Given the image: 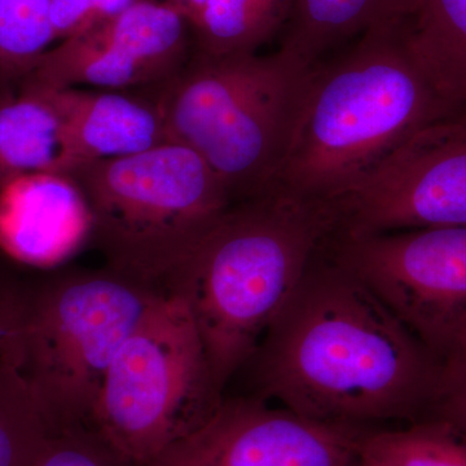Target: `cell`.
<instances>
[{"instance_id": "cell-1", "label": "cell", "mask_w": 466, "mask_h": 466, "mask_svg": "<svg viewBox=\"0 0 466 466\" xmlns=\"http://www.w3.org/2000/svg\"><path fill=\"white\" fill-rule=\"evenodd\" d=\"M323 244L245 364L251 395L354 428L428 415L441 361Z\"/></svg>"}, {"instance_id": "cell-2", "label": "cell", "mask_w": 466, "mask_h": 466, "mask_svg": "<svg viewBox=\"0 0 466 466\" xmlns=\"http://www.w3.org/2000/svg\"><path fill=\"white\" fill-rule=\"evenodd\" d=\"M464 106L410 50L407 20L359 36L312 69L293 139L272 187L330 201L426 126Z\"/></svg>"}, {"instance_id": "cell-3", "label": "cell", "mask_w": 466, "mask_h": 466, "mask_svg": "<svg viewBox=\"0 0 466 466\" xmlns=\"http://www.w3.org/2000/svg\"><path fill=\"white\" fill-rule=\"evenodd\" d=\"M336 216L280 188L233 202L168 275L200 333L218 390L240 373L287 305Z\"/></svg>"}, {"instance_id": "cell-4", "label": "cell", "mask_w": 466, "mask_h": 466, "mask_svg": "<svg viewBox=\"0 0 466 466\" xmlns=\"http://www.w3.org/2000/svg\"><path fill=\"white\" fill-rule=\"evenodd\" d=\"M66 266L21 284L8 355L50 433L92 429L113 359L167 290L106 265Z\"/></svg>"}, {"instance_id": "cell-5", "label": "cell", "mask_w": 466, "mask_h": 466, "mask_svg": "<svg viewBox=\"0 0 466 466\" xmlns=\"http://www.w3.org/2000/svg\"><path fill=\"white\" fill-rule=\"evenodd\" d=\"M314 66L279 48L274 54L208 56L152 88L168 139L198 155L232 201L271 188L293 139Z\"/></svg>"}, {"instance_id": "cell-6", "label": "cell", "mask_w": 466, "mask_h": 466, "mask_svg": "<svg viewBox=\"0 0 466 466\" xmlns=\"http://www.w3.org/2000/svg\"><path fill=\"white\" fill-rule=\"evenodd\" d=\"M67 175L90 208V247L106 266L161 287L233 204L205 159L179 143Z\"/></svg>"}, {"instance_id": "cell-7", "label": "cell", "mask_w": 466, "mask_h": 466, "mask_svg": "<svg viewBox=\"0 0 466 466\" xmlns=\"http://www.w3.org/2000/svg\"><path fill=\"white\" fill-rule=\"evenodd\" d=\"M223 398L188 306L167 289L113 359L92 429L135 465L149 466L200 429Z\"/></svg>"}, {"instance_id": "cell-8", "label": "cell", "mask_w": 466, "mask_h": 466, "mask_svg": "<svg viewBox=\"0 0 466 466\" xmlns=\"http://www.w3.org/2000/svg\"><path fill=\"white\" fill-rule=\"evenodd\" d=\"M327 253L360 279L441 366L466 351V226L342 235Z\"/></svg>"}, {"instance_id": "cell-9", "label": "cell", "mask_w": 466, "mask_h": 466, "mask_svg": "<svg viewBox=\"0 0 466 466\" xmlns=\"http://www.w3.org/2000/svg\"><path fill=\"white\" fill-rule=\"evenodd\" d=\"M328 202L333 232L342 235L466 226V106L426 126Z\"/></svg>"}, {"instance_id": "cell-10", "label": "cell", "mask_w": 466, "mask_h": 466, "mask_svg": "<svg viewBox=\"0 0 466 466\" xmlns=\"http://www.w3.org/2000/svg\"><path fill=\"white\" fill-rule=\"evenodd\" d=\"M192 52L188 18L167 5L139 0L58 42L18 86L152 90L173 79Z\"/></svg>"}, {"instance_id": "cell-11", "label": "cell", "mask_w": 466, "mask_h": 466, "mask_svg": "<svg viewBox=\"0 0 466 466\" xmlns=\"http://www.w3.org/2000/svg\"><path fill=\"white\" fill-rule=\"evenodd\" d=\"M364 431L306 419L257 395L225 397L200 429L149 466H350Z\"/></svg>"}, {"instance_id": "cell-12", "label": "cell", "mask_w": 466, "mask_h": 466, "mask_svg": "<svg viewBox=\"0 0 466 466\" xmlns=\"http://www.w3.org/2000/svg\"><path fill=\"white\" fill-rule=\"evenodd\" d=\"M92 216L70 175L34 173L0 186V253L51 271L90 247Z\"/></svg>"}, {"instance_id": "cell-13", "label": "cell", "mask_w": 466, "mask_h": 466, "mask_svg": "<svg viewBox=\"0 0 466 466\" xmlns=\"http://www.w3.org/2000/svg\"><path fill=\"white\" fill-rule=\"evenodd\" d=\"M45 90L63 119L75 167L128 157L170 143L157 97L150 90Z\"/></svg>"}, {"instance_id": "cell-14", "label": "cell", "mask_w": 466, "mask_h": 466, "mask_svg": "<svg viewBox=\"0 0 466 466\" xmlns=\"http://www.w3.org/2000/svg\"><path fill=\"white\" fill-rule=\"evenodd\" d=\"M75 167L63 119L47 90L21 85L0 92V186L34 173Z\"/></svg>"}, {"instance_id": "cell-15", "label": "cell", "mask_w": 466, "mask_h": 466, "mask_svg": "<svg viewBox=\"0 0 466 466\" xmlns=\"http://www.w3.org/2000/svg\"><path fill=\"white\" fill-rule=\"evenodd\" d=\"M413 0H294L280 50L315 66L377 26L407 20Z\"/></svg>"}, {"instance_id": "cell-16", "label": "cell", "mask_w": 466, "mask_h": 466, "mask_svg": "<svg viewBox=\"0 0 466 466\" xmlns=\"http://www.w3.org/2000/svg\"><path fill=\"white\" fill-rule=\"evenodd\" d=\"M407 38L441 91L466 106V0H413Z\"/></svg>"}, {"instance_id": "cell-17", "label": "cell", "mask_w": 466, "mask_h": 466, "mask_svg": "<svg viewBox=\"0 0 466 466\" xmlns=\"http://www.w3.org/2000/svg\"><path fill=\"white\" fill-rule=\"evenodd\" d=\"M293 7L294 0H207L191 23L193 52L258 54L281 35Z\"/></svg>"}, {"instance_id": "cell-18", "label": "cell", "mask_w": 466, "mask_h": 466, "mask_svg": "<svg viewBox=\"0 0 466 466\" xmlns=\"http://www.w3.org/2000/svg\"><path fill=\"white\" fill-rule=\"evenodd\" d=\"M359 455L381 466H466V434L425 419L406 429L364 431Z\"/></svg>"}, {"instance_id": "cell-19", "label": "cell", "mask_w": 466, "mask_h": 466, "mask_svg": "<svg viewBox=\"0 0 466 466\" xmlns=\"http://www.w3.org/2000/svg\"><path fill=\"white\" fill-rule=\"evenodd\" d=\"M55 42L51 0H0V92L16 88Z\"/></svg>"}, {"instance_id": "cell-20", "label": "cell", "mask_w": 466, "mask_h": 466, "mask_svg": "<svg viewBox=\"0 0 466 466\" xmlns=\"http://www.w3.org/2000/svg\"><path fill=\"white\" fill-rule=\"evenodd\" d=\"M48 434L16 368L0 363V466H30Z\"/></svg>"}, {"instance_id": "cell-21", "label": "cell", "mask_w": 466, "mask_h": 466, "mask_svg": "<svg viewBox=\"0 0 466 466\" xmlns=\"http://www.w3.org/2000/svg\"><path fill=\"white\" fill-rule=\"evenodd\" d=\"M30 466H137L91 428L48 434Z\"/></svg>"}, {"instance_id": "cell-22", "label": "cell", "mask_w": 466, "mask_h": 466, "mask_svg": "<svg viewBox=\"0 0 466 466\" xmlns=\"http://www.w3.org/2000/svg\"><path fill=\"white\" fill-rule=\"evenodd\" d=\"M139 0H51V21L56 42L118 16Z\"/></svg>"}, {"instance_id": "cell-23", "label": "cell", "mask_w": 466, "mask_h": 466, "mask_svg": "<svg viewBox=\"0 0 466 466\" xmlns=\"http://www.w3.org/2000/svg\"><path fill=\"white\" fill-rule=\"evenodd\" d=\"M425 417L466 434V351L443 367L440 395Z\"/></svg>"}, {"instance_id": "cell-24", "label": "cell", "mask_w": 466, "mask_h": 466, "mask_svg": "<svg viewBox=\"0 0 466 466\" xmlns=\"http://www.w3.org/2000/svg\"><path fill=\"white\" fill-rule=\"evenodd\" d=\"M21 284L0 278V363H8Z\"/></svg>"}, {"instance_id": "cell-25", "label": "cell", "mask_w": 466, "mask_h": 466, "mask_svg": "<svg viewBox=\"0 0 466 466\" xmlns=\"http://www.w3.org/2000/svg\"><path fill=\"white\" fill-rule=\"evenodd\" d=\"M150 2L161 3L168 7L177 9L180 14L188 18L189 24L198 17L207 0H150Z\"/></svg>"}, {"instance_id": "cell-26", "label": "cell", "mask_w": 466, "mask_h": 466, "mask_svg": "<svg viewBox=\"0 0 466 466\" xmlns=\"http://www.w3.org/2000/svg\"><path fill=\"white\" fill-rule=\"evenodd\" d=\"M350 466H381V465L377 464V462L372 461V460L361 458V456L359 455V458L357 460H355V461L352 462V464Z\"/></svg>"}]
</instances>
